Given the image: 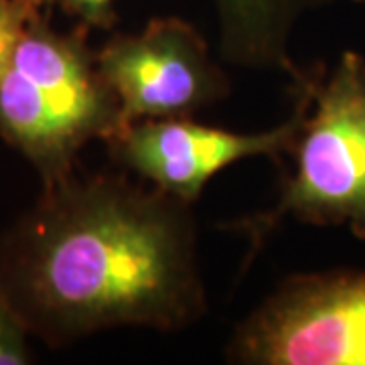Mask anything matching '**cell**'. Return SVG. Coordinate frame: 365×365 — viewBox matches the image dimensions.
I'll list each match as a JSON object with an SVG mask.
<instances>
[{
  "label": "cell",
  "instance_id": "6da1fadb",
  "mask_svg": "<svg viewBox=\"0 0 365 365\" xmlns=\"http://www.w3.org/2000/svg\"><path fill=\"white\" fill-rule=\"evenodd\" d=\"M0 280L53 347L118 327L181 331L207 313L193 205L112 173L47 182L0 240Z\"/></svg>",
  "mask_w": 365,
  "mask_h": 365
},
{
  "label": "cell",
  "instance_id": "7a4b0ae2",
  "mask_svg": "<svg viewBox=\"0 0 365 365\" xmlns=\"http://www.w3.org/2000/svg\"><path fill=\"white\" fill-rule=\"evenodd\" d=\"M118 128L116 96L83 33H57L35 16L0 78V136L47 185L76 170L86 144Z\"/></svg>",
  "mask_w": 365,
  "mask_h": 365
},
{
  "label": "cell",
  "instance_id": "3957f363",
  "mask_svg": "<svg viewBox=\"0 0 365 365\" xmlns=\"http://www.w3.org/2000/svg\"><path fill=\"white\" fill-rule=\"evenodd\" d=\"M297 83L307 106L288 153L292 173L272 207L230 225L248 235V262L288 217L347 227L365 242V57L345 51L329 71L304 73Z\"/></svg>",
  "mask_w": 365,
  "mask_h": 365
},
{
  "label": "cell",
  "instance_id": "277c9868",
  "mask_svg": "<svg viewBox=\"0 0 365 365\" xmlns=\"http://www.w3.org/2000/svg\"><path fill=\"white\" fill-rule=\"evenodd\" d=\"M225 355L244 365H365V272L288 276L235 327Z\"/></svg>",
  "mask_w": 365,
  "mask_h": 365
},
{
  "label": "cell",
  "instance_id": "5b68a950",
  "mask_svg": "<svg viewBox=\"0 0 365 365\" xmlns=\"http://www.w3.org/2000/svg\"><path fill=\"white\" fill-rule=\"evenodd\" d=\"M96 66L120 106V128L140 120L189 118L227 96V78L205 39L181 19H153L140 33L114 35ZM118 128V130H120Z\"/></svg>",
  "mask_w": 365,
  "mask_h": 365
},
{
  "label": "cell",
  "instance_id": "8992f818",
  "mask_svg": "<svg viewBox=\"0 0 365 365\" xmlns=\"http://www.w3.org/2000/svg\"><path fill=\"white\" fill-rule=\"evenodd\" d=\"M299 98L292 114L266 132L242 134L191 118H163L132 122L104 143L120 167L193 205L205 185L225 167L252 157L280 160L290 153L307 106L302 88Z\"/></svg>",
  "mask_w": 365,
  "mask_h": 365
},
{
  "label": "cell",
  "instance_id": "52a82bcc",
  "mask_svg": "<svg viewBox=\"0 0 365 365\" xmlns=\"http://www.w3.org/2000/svg\"><path fill=\"white\" fill-rule=\"evenodd\" d=\"M31 331L0 280V365H25L33 359Z\"/></svg>",
  "mask_w": 365,
  "mask_h": 365
},
{
  "label": "cell",
  "instance_id": "ba28073f",
  "mask_svg": "<svg viewBox=\"0 0 365 365\" xmlns=\"http://www.w3.org/2000/svg\"><path fill=\"white\" fill-rule=\"evenodd\" d=\"M35 16H39V6L23 0H0V78L11 63V57L26 26Z\"/></svg>",
  "mask_w": 365,
  "mask_h": 365
},
{
  "label": "cell",
  "instance_id": "9c48e42d",
  "mask_svg": "<svg viewBox=\"0 0 365 365\" xmlns=\"http://www.w3.org/2000/svg\"><path fill=\"white\" fill-rule=\"evenodd\" d=\"M61 4L86 26L112 29L116 23L114 0H61Z\"/></svg>",
  "mask_w": 365,
  "mask_h": 365
},
{
  "label": "cell",
  "instance_id": "30bf717a",
  "mask_svg": "<svg viewBox=\"0 0 365 365\" xmlns=\"http://www.w3.org/2000/svg\"><path fill=\"white\" fill-rule=\"evenodd\" d=\"M268 0H217V4H222L225 9H232V11H252V9H258L262 4H266Z\"/></svg>",
  "mask_w": 365,
  "mask_h": 365
},
{
  "label": "cell",
  "instance_id": "8fae6325",
  "mask_svg": "<svg viewBox=\"0 0 365 365\" xmlns=\"http://www.w3.org/2000/svg\"><path fill=\"white\" fill-rule=\"evenodd\" d=\"M23 2H29V4H33V6H43L45 2H49V0H23Z\"/></svg>",
  "mask_w": 365,
  "mask_h": 365
}]
</instances>
